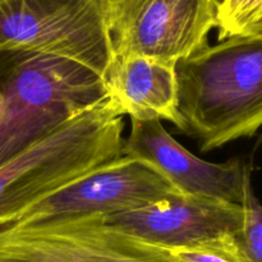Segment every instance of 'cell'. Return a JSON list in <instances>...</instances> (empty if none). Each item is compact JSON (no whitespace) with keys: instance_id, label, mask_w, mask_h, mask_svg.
I'll list each match as a JSON object with an SVG mask.
<instances>
[{"instance_id":"12","label":"cell","mask_w":262,"mask_h":262,"mask_svg":"<svg viewBox=\"0 0 262 262\" xmlns=\"http://www.w3.org/2000/svg\"><path fill=\"white\" fill-rule=\"evenodd\" d=\"M243 228L237 235L238 246L247 262H262V205L253 192L251 181L247 182L242 201Z\"/></svg>"},{"instance_id":"6","label":"cell","mask_w":262,"mask_h":262,"mask_svg":"<svg viewBox=\"0 0 262 262\" xmlns=\"http://www.w3.org/2000/svg\"><path fill=\"white\" fill-rule=\"evenodd\" d=\"M0 262H173L165 248L112 229L101 216L0 227Z\"/></svg>"},{"instance_id":"11","label":"cell","mask_w":262,"mask_h":262,"mask_svg":"<svg viewBox=\"0 0 262 262\" xmlns=\"http://www.w3.org/2000/svg\"><path fill=\"white\" fill-rule=\"evenodd\" d=\"M165 250L173 262H247L235 235H223L196 245Z\"/></svg>"},{"instance_id":"3","label":"cell","mask_w":262,"mask_h":262,"mask_svg":"<svg viewBox=\"0 0 262 262\" xmlns=\"http://www.w3.org/2000/svg\"><path fill=\"white\" fill-rule=\"evenodd\" d=\"M124 113L106 97L0 166V227L123 155Z\"/></svg>"},{"instance_id":"13","label":"cell","mask_w":262,"mask_h":262,"mask_svg":"<svg viewBox=\"0 0 262 262\" xmlns=\"http://www.w3.org/2000/svg\"><path fill=\"white\" fill-rule=\"evenodd\" d=\"M262 13V0H222L217 12L219 41L243 35Z\"/></svg>"},{"instance_id":"5","label":"cell","mask_w":262,"mask_h":262,"mask_svg":"<svg viewBox=\"0 0 262 262\" xmlns=\"http://www.w3.org/2000/svg\"><path fill=\"white\" fill-rule=\"evenodd\" d=\"M68 59L104 77L112 58L99 0H0V50Z\"/></svg>"},{"instance_id":"4","label":"cell","mask_w":262,"mask_h":262,"mask_svg":"<svg viewBox=\"0 0 262 262\" xmlns=\"http://www.w3.org/2000/svg\"><path fill=\"white\" fill-rule=\"evenodd\" d=\"M222 0H99L112 55L178 64L209 45Z\"/></svg>"},{"instance_id":"2","label":"cell","mask_w":262,"mask_h":262,"mask_svg":"<svg viewBox=\"0 0 262 262\" xmlns=\"http://www.w3.org/2000/svg\"><path fill=\"white\" fill-rule=\"evenodd\" d=\"M107 97L87 67L33 51L0 50V166Z\"/></svg>"},{"instance_id":"9","label":"cell","mask_w":262,"mask_h":262,"mask_svg":"<svg viewBox=\"0 0 262 262\" xmlns=\"http://www.w3.org/2000/svg\"><path fill=\"white\" fill-rule=\"evenodd\" d=\"M123 155L138 159L163 176L179 193L242 204L251 169L238 159L209 163L181 145L160 119H130Z\"/></svg>"},{"instance_id":"14","label":"cell","mask_w":262,"mask_h":262,"mask_svg":"<svg viewBox=\"0 0 262 262\" xmlns=\"http://www.w3.org/2000/svg\"><path fill=\"white\" fill-rule=\"evenodd\" d=\"M243 35H262V13L251 23Z\"/></svg>"},{"instance_id":"10","label":"cell","mask_w":262,"mask_h":262,"mask_svg":"<svg viewBox=\"0 0 262 262\" xmlns=\"http://www.w3.org/2000/svg\"><path fill=\"white\" fill-rule=\"evenodd\" d=\"M107 97L130 119H165L181 130L177 64L145 56L112 55L104 77Z\"/></svg>"},{"instance_id":"8","label":"cell","mask_w":262,"mask_h":262,"mask_svg":"<svg viewBox=\"0 0 262 262\" xmlns=\"http://www.w3.org/2000/svg\"><path fill=\"white\" fill-rule=\"evenodd\" d=\"M112 229L164 248H178L237 235L243 228L239 204L174 193L146 206L101 216Z\"/></svg>"},{"instance_id":"7","label":"cell","mask_w":262,"mask_h":262,"mask_svg":"<svg viewBox=\"0 0 262 262\" xmlns=\"http://www.w3.org/2000/svg\"><path fill=\"white\" fill-rule=\"evenodd\" d=\"M174 193L179 192L155 169L122 155L33 204L7 225L25 227L73 217L107 216Z\"/></svg>"},{"instance_id":"1","label":"cell","mask_w":262,"mask_h":262,"mask_svg":"<svg viewBox=\"0 0 262 262\" xmlns=\"http://www.w3.org/2000/svg\"><path fill=\"white\" fill-rule=\"evenodd\" d=\"M183 132L202 152L252 137L262 127V35L207 45L177 64Z\"/></svg>"}]
</instances>
